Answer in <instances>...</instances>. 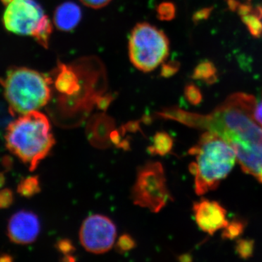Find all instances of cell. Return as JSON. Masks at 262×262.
<instances>
[{
    "mask_svg": "<svg viewBox=\"0 0 262 262\" xmlns=\"http://www.w3.org/2000/svg\"><path fill=\"white\" fill-rule=\"evenodd\" d=\"M256 105L253 95L236 93L208 115L183 113L182 119L228 143L245 173L262 183V127L253 115Z\"/></svg>",
    "mask_w": 262,
    "mask_h": 262,
    "instance_id": "cell-1",
    "label": "cell"
},
{
    "mask_svg": "<svg viewBox=\"0 0 262 262\" xmlns=\"http://www.w3.org/2000/svg\"><path fill=\"white\" fill-rule=\"evenodd\" d=\"M5 138L8 149L30 171L37 168L55 144L48 117L37 110L20 115L10 123Z\"/></svg>",
    "mask_w": 262,
    "mask_h": 262,
    "instance_id": "cell-2",
    "label": "cell"
},
{
    "mask_svg": "<svg viewBox=\"0 0 262 262\" xmlns=\"http://www.w3.org/2000/svg\"><path fill=\"white\" fill-rule=\"evenodd\" d=\"M189 154L195 156L189 170L194 176V188L198 195L214 190L233 168L237 158L233 148L213 133L202 135Z\"/></svg>",
    "mask_w": 262,
    "mask_h": 262,
    "instance_id": "cell-3",
    "label": "cell"
},
{
    "mask_svg": "<svg viewBox=\"0 0 262 262\" xmlns=\"http://www.w3.org/2000/svg\"><path fill=\"white\" fill-rule=\"evenodd\" d=\"M0 83L13 116L37 111L51 100V77L27 67H11Z\"/></svg>",
    "mask_w": 262,
    "mask_h": 262,
    "instance_id": "cell-4",
    "label": "cell"
},
{
    "mask_svg": "<svg viewBox=\"0 0 262 262\" xmlns=\"http://www.w3.org/2000/svg\"><path fill=\"white\" fill-rule=\"evenodd\" d=\"M129 57L138 70H155L169 54V40L163 31L148 23L137 24L129 38Z\"/></svg>",
    "mask_w": 262,
    "mask_h": 262,
    "instance_id": "cell-5",
    "label": "cell"
},
{
    "mask_svg": "<svg viewBox=\"0 0 262 262\" xmlns=\"http://www.w3.org/2000/svg\"><path fill=\"white\" fill-rule=\"evenodd\" d=\"M134 204L158 213L173 198L167 187L163 165L158 162L146 163L138 171L132 190Z\"/></svg>",
    "mask_w": 262,
    "mask_h": 262,
    "instance_id": "cell-6",
    "label": "cell"
},
{
    "mask_svg": "<svg viewBox=\"0 0 262 262\" xmlns=\"http://www.w3.org/2000/svg\"><path fill=\"white\" fill-rule=\"evenodd\" d=\"M6 7L3 23L8 32L30 35L44 17V11L36 0H1Z\"/></svg>",
    "mask_w": 262,
    "mask_h": 262,
    "instance_id": "cell-7",
    "label": "cell"
},
{
    "mask_svg": "<svg viewBox=\"0 0 262 262\" xmlns=\"http://www.w3.org/2000/svg\"><path fill=\"white\" fill-rule=\"evenodd\" d=\"M117 237L116 226L108 217L92 215L82 223L80 231L81 244L86 251L101 254L110 251Z\"/></svg>",
    "mask_w": 262,
    "mask_h": 262,
    "instance_id": "cell-8",
    "label": "cell"
},
{
    "mask_svg": "<svg viewBox=\"0 0 262 262\" xmlns=\"http://www.w3.org/2000/svg\"><path fill=\"white\" fill-rule=\"evenodd\" d=\"M40 221L34 212H16L8 221V236L11 242L18 245H28L36 241L40 232Z\"/></svg>",
    "mask_w": 262,
    "mask_h": 262,
    "instance_id": "cell-9",
    "label": "cell"
},
{
    "mask_svg": "<svg viewBox=\"0 0 262 262\" xmlns=\"http://www.w3.org/2000/svg\"><path fill=\"white\" fill-rule=\"evenodd\" d=\"M193 211L198 227L211 235L228 225L227 211L217 202L208 200L196 202L193 206Z\"/></svg>",
    "mask_w": 262,
    "mask_h": 262,
    "instance_id": "cell-10",
    "label": "cell"
},
{
    "mask_svg": "<svg viewBox=\"0 0 262 262\" xmlns=\"http://www.w3.org/2000/svg\"><path fill=\"white\" fill-rule=\"evenodd\" d=\"M82 18L80 7L72 2L60 5L54 13V21L56 28L63 32H70L76 28Z\"/></svg>",
    "mask_w": 262,
    "mask_h": 262,
    "instance_id": "cell-11",
    "label": "cell"
},
{
    "mask_svg": "<svg viewBox=\"0 0 262 262\" xmlns=\"http://www.w3.org/2000/svg\"><path fill=\"white\" fill-rule=\"evenodd\" d=\"M192 77L194 80L204 81L208 84L215 83L218 78L216 68L211 61H202L194 68Z\"/></svg>",
    "mask_w": 262,
    "mask_h": 262,
    "instance_id": "cell-12",
    "label": "cell"
},
{
    "mask_svg": "<svg viewBox=\"0 0 262 262\" xmlns=\"http://www.w3.org/2000/svg\"><path fill=\"white\" fill-rule=\"evenodd\" d=\"M173 146L171 136L165 132H158L153 138L152 144L148 148L151 155L163 156L170 152Z\"/></svg>",
    "mask_w": 262,
    "mask_h": 262,
    "instance_id": "cell-13",
    "label": "cell"
},
{
    "mask_svg": "<svg viewBox=\"0 0 262 262\" xmlns=\"http://www.w3.org/2000/svg\"><path fill=\"white\" fill-rule=\"evenodd\" d=\"M52 32H53V26H52L51 20L47 15H45L41 21L38 24L37 28L33 32L32 36L41 46L48 48Z\"/></svg>",
    "mask_w": 262,
    "mask_h": 262,
    "instance_id": "cell-14",
    "label": "cell"
},
{
    "mask_svg": "<svg viewBox=\"0 0 262 262\" xmlns=\"http://www.w3.org/2000/svg\"><path fill=\"white\" fill-rule=\"evenodd\" d=\"M241 19L252 37H262V17L258 7L255 8L252 13L241 17Z\"/></svg>",
    "mask_w": 262,
    "mask_h": 262,
    "instance_id": "cell-15",
    "label": "cell"
},
{
    "mask_svg": "<svg viewBox=\"0 0 262 262\" xmlns=\"http://www.w3.org/2000/svg\"><path fill=\"white\" fill-rule=\"evenodd\" d=\"M40 191V184L38 177H29L23 179L17 187L18 194L26 198H32Z\"/></svg>",
    "mask_w": 262,
    "mask_h": 262,
    "instance_id": "cell-16",
    "label": "cell"
},
{
    "mask_svg": "<svg viewBox=\"0 0 262 262\" xmlns=\"http://www.w3.org/2000/svg\"><path fill=\"white\" fill-rule=\"evenodd\" d=\"M245 223L242 221L234 220L224 228L223 239H233L237 238L244 232Z\"/></svg>",
    "mask_w": 262,
    "mask_h": 262,
    "instance_id": "cell-17",
    "label": "cell"
},
{
    "mask_svg": "<svg viewBox=\"0 0 262 262\" xmlns=\"http://www.w3.org/2000/svg\"><path fill=\"white\" fill-rule=\"evenodd\" d=\"M157 13L160 20L169 21L175 18L177 10L173 3L165 2L158 5Z\"/></svg>",
    "mask_w": 262,
    "mask_h": 262,
    "instance_id": "cell-18",
    "label": "cell"
},
{
    "mask_svg": "<svg viewBox=\"0 0 262 262\" xmlns=\"http://www.w3.org/2000/svg\"><path fill=\"white\" fill-rule=\"evenodd\" d=\"M253 248L254 242L252 239H239L237 241L235 249L239 257L247 259L252 256Z\"/></svg>",
    "mask_w": 262,
    "mask_h": 262,
    "instance_id": "cell-19",
    "label": "cell"
},
{
    "mask_svg": "<svg viewBox=\"0 0 262 262\" xmlns=\"http://www.w3.org/2000/svg\"><path fill=\"white\" fill-rule=\"evenodd\" d=\"M184 96L187 101L194 106L200 104L203 100V95L201 90L193 83L187 84L186 85L184 89Z\"/></svg>",
    "mask_w": 262,
    "mask_h": 262,
    "instance_id": "cell-20",
    "label": "cell"
},
{
    "mask_svg": "<svg viewBox=\"0 0 262 262\" xmlns=\"http://www.w3.org/2000/svg\"><path fill=\"white\" fill-rule=\"evenodd\" d=\"M136 246L134 239L129 234L122 235L117 241L116 244L117 251L120 253H125L134 249Z\"/></svg>",
    "mask_w": 262,
    "mask_h": 262,
    "instance_id": "cell-21",
    "label": "cell"
},
{
    "mask_svg": "<svg viewBox=\"0 0 262 262\" xmlns=\"http://www.w3.org/2000/svg\"><path fill=\"white\" fill-rule=\"evenodd\" d=\"M180 68V63L176 61H170L167 63H163L162 64L161 71H160V75L162 77L168 78L175 75Z\"/></svg>",
    "mask_w": 262,
    "mask_h": 262,
    "instance_id": "cell-22",
    "label": "cell"
},
{
    "mask_svg": "<svg viewBox=\"0 0 262 262\" xmlns=\"http://www.w3.org/2000/svg\"><path fill=\"white\" fill-rule=\"evenodd\" d=\"M13 203V193L10 189L0 190V209H5L12 206Z\"/></svg>",
    "mask_w": 262,
    "mask_h": 262,
    "instance_id": "cell-23",
    "label": "cell"
},
{
    "mask_svg": "<svg viewBox=\"0 0 262 262\" xmlns=\"http://www.w3.org/2000/svg\"><path fill=\"white\" fill-rule=\"evenodd\" d=\"M214 8L213 7H208V8H203L198 10L192 15V20L194 24H199L203 20H206L209 18L211 15Z\"/></svg>",
    "mask_w": 262,
    "mask_h": 262,
    "instance_id": "cell-24",
    "label": "cell"
},
{
    "mask_svg": "<svg viewBox=\"0 0 262 262\" xmlns=\"http://www.w3.org/2000/svg\"><path fill=\"white\" fill-rule=\"evenodd\" d=\"M57 248H58V251L66 255V256H70V253L75 251V247H74L73 245L70 241L67 239L58 241Z\"/></svg>",
    "mask_w": 262,
    "mask_h": 262,
    "instance_id": "cell-25",
    "label": "cell"
},
{
    "mask_svg": "<svg viewBox=\"0 0 262 262\" xmlns=\"http://www.w3.org/2000/svg\"><path fill=\"white\" fill-rule=\"evenodd\" d=\"M80 1L89 8L99 9L107 5L112 0H80Z\"/></svg>",
    "mask_w": 262,
    "mask_h": 262,
    "instance_id": "cell-26",
    "label": "cell"
},
{
    "mask_svg": "<svg viewBox=\"0 0 262 262\" xmlns=\"http://www.w3.org/2000/svg\"><path fill=\"white\" fill-rule=\"evenodd\" d=\"M113 99L111 94L101 95L96 101V105L101 110H106Z\"/></svg>",
    "mask_w": 262,
    "mask_h": 262,
    "instance_id": "cell-27",
    "label": "cell"
},
{
    "mask_svg": "<svg viewBox=\"0 0 262 262\" xmlns=\"http://www.w3.org/2000/svg\"><path fill=\"white\" fill-rule=\"evenodd\" d=\"M255 8H253L251 5L250 4V3H246V4H242L241 3L239 4L238 8H237V13L239 16L243 17L245 16V15H247L250 14V13H252L253 12H254Z\"/></svg>",
    "mask_w": 262,
    "mask_h": 262,
    "instance_id": "cell-28",
    "label": "cell"
},
{
    "mask_svg": "<svg viewBox=\"0 0 262 262\" xmlns=\"http://www.w3.org/2000/svg\"><path fill=\"white\" fill-rule=\"evenodd\" d=\"M253 115H254L256 121L262 127V101L261 103H258V105H256Z\"/></svg>",
    "mask_w": 262,
    "mask_h": 262,
    "instance_id": "cell-29",
    "label": "cell"
},
{
    "mask_svg": "<svg viewBox=\"0 0 262 262\" xmlns=\"http://www.w3.org/2000/svg\"><path fill=\"white\" fill-rule=\"evenodd\" d=\"M227 6L231 11L237 12V8H238L241 3L237 0H227Z\"/></svg>",
    "mask_w": 262,
    "mask_h": 262,
    "instance_id": "cell-30",
    "label": "cell"
},
{
    "mask_svg": "<svg viewBox=\"0 0 262 262\" xmlns=\"http://www.w3.org/2000/svg\"><path fill=\"white\" fill-rule=\"evenodd\" d=\"M13 260L11 256L8 254H3L0 256V261H11Z\"/></svg>",
    "mask_w": 262,
    "mask_h": 262,
    "instance_id": "cell-31",
    "label": "cell"
},
{
    "mask_svg": "<svg viewBox=\"0 0 262 262\" xmlns=\"http://www.w3.org/2000/svg\"><path fill=\"white\" fill-rule=\"evenodd\" d=\"M5 181L6 179H5L4 173H0V189L5 185Z\"/></svg>",
    "mask_w": 262,
    "mask_h": 262,
    "instance_id": "cell-32",
    "label": "cell"
},
{
    "mask_svg": "<svg viewBox=\"0 0 262 262\" xmlns=\"http://www.w3.org/2000/svg\"><path fill=\"white\" fill-rule=\"evenodd\" d=\"M258 8H259L260 12H261V17H262V5H261V6L258 7Z\"/></svg>",
    "mask_w": 262,
    "mask_h": 262,
    "instance_id": "cell-33",
    "label": "cell"
},
{
    "mask_svg": "<svg viewBox=\"0 0 262 262\" xmlns=\"http://www.w3.org/2000/svg\"><path fill=\"white\" fill-rule=\"evenodd\" d=\"M246 1H247L248 3H251V2L252 1V0H246Z\"/></svg>",
    "mask_w": 262,
    "mask_h": 262,
    "instance_id": "cell-34",
    "label": "cell"
}]
</instances>
